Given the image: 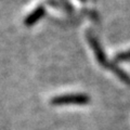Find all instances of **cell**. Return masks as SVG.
Wrapping results in <instances>:
<instances>
[{
    "mask_svg": "<svg viewBox=\"0 0 130 130\" xmlns=\"http://www.w3.org/2000/svg\"><path fill=\"white\" fill-rule=\"evenodd\" d=\"M87 40L89 44H90V48L92 49L93 54H94L96 61L99 62L100 65H102L104 67H111V63L108 62V60L106 58V54L104 53L102 47L99 42V40L96 39L95 36H93V34H91L90 31H87Z\"/></svg>",
    "mask_w": 130,
    "mask_h": 130,
    "instance_id": "obj_2",
    "label": "cell"
},
{
    "mask_svg": "<svg viewBox=\"0 0 130 130\" xmlns=\"http://www.w3.org/2000/svg\"><path fill=\"white\" fill-rule=\"evenodd\" d=\"M116 62H124V61H130V50L119 52L115 55Z\"/></svg>",
    "mask_w": 130,
    "mask_h": 130,
    "instance_id": "obj_5",
    "label": "cell"
},
{
    "mask_svg": "<svg viewBox=\"0 0 130 130\" xmlns=\"http://www.w3.org/2000/svg\"><path fill=\"white\" fill-rule=\"evenodd\" d=\"M90 102V96L86 93H65L53 96L50 103L54 106L65 105H87Z\"/></svg>",
    "mask_w": 130,
    "mask_h": 130,
    "instance_id": "obj_1",
    "label": "cell"
},
{
    "mask_svg": "<svg viewBox=\"0 0 130 130\" xmlns=\"http://www.w3.org/2000/svg\"><path fill=\"white\" fill-rule=\"evenodd\" d=\"M109 70H111L114 74H115L118 78L123 81L124 84H126L127 86H129L130 87V76L128 75V74H126V73L124 72V71H121L120 68L117 66V65H115V64H112L111 65V67H109Z\"/></svg>",
    "mask_w": 130,
    "mask_h": 130,
    "instance_id": "obj_4",
    "label": "cell"
},
{
    "mask_svg": "<svg viewBox=\"0 0 130 130\" xmlns=\"http://www.w3.org/2000/svg\"><path fill=\"white\" fill-rule=\"evenodd\" d=\"M44 13H46V9H44L43 6L36 7L35 9L25 18V20H24V25L27 26V27H30L31 25H34V24L37 23L44 15Z\"/></svg>",
    "mask_w": 130,
    "mask_h": 130,
    "instance_id": "obj_3",
    "label": "cell"
}]
</instances>
